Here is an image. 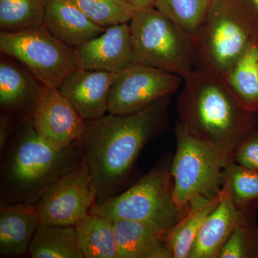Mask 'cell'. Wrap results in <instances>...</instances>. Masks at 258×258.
Masks as SVG:
<instances>
[{
	"label": "cell",
	"mask_w": 258,
	"mask_h": 258,
	"mask_svg": "<svg viewBox=\"0 0 258 258\" xmlns=\"http://www.w3.org/2000/svg\"><path fill=\"white\" fill-rule=\"evenodd\" d=\"M44 25L54 37L74 49L106 30L92 21L71 0H47Z\"/></svg>",
	"instance_id": "cell-16"
},
{
	"label": "cell",
	"mask_w": 258,
	"mask_h": 258,
	"mask_svg": "<svg viewBox=\"0 0 258 258\" xmlns=\"http://www.w3.org/2000/svg\"><path fill=\"white\" fill-rule=\"evenodd\" d=\"M79 69L118 73L135 62L130 27L122 23L76 48Z\"/></svg>",
	"instance_id": "cell-14"
},
{
	"label": "cell",
	"mask_w": 258,
	"mask_h": 258,
	"mask_svg": "<svg viewBox=\"0 0 258 258\" xmlns=\"http://www.w3.org/2000/svg\"><path fill=\"white\" fill-rule=\"evenodd\" d=\"M18 125L11 115L0 112V150L4 148Z\"/></svg>",
	"instance_id": "cell-29"
},
{
	"label": "cell",
	"mask_w": 258,
	"mask_h": 258,
	"mask_svg": "<svg viewBox=\"0 0 258 258\" xmlns=\"http://www.w3.org/2000/svg\"><path fill=\"white\" fill-rule=\"evenodd\" d=\"M213 0H156L154 7L195 37Z\"/></svg>",
	"instance_id": "cell-26"
},
{
	"label": "cell",
	"mask_w": 258,
	"mask_h": 258,
	"mask_svg": "<svg viewBox=\"0 0 258 258\" xmlns=\"http://www.w3.org/2000/svg\"><path fill=\"white\" fill-rule=\"evenodd\" d=\"M120 72L79 69L70 73L58 91L85 120L98 119L108 112L110 91Z\"/></svg>",
	"instance_id": "cell-13"
},
{
	"label": "cell",
	"mask_w": 258,
	"mask_h": 258,
	"mask_svg": "<svg viewBox=\"0 0 258 258\" xmlns=\"http://www.w3.org/2000/svg\"><path fill=\"white\" fill-rule=\"evenodd\" d=\"M172 159L171 154H166L133 186L103 203L95 204L90 214L113 220L150 222L161 230H169L181 219L174 197Z\"/></svg>",
	"instance_id": "cell-6"
},
{
	"label": "cell",
	"mask_w": 258,
	"mask_h": 258,
	"mask_svg": "<svg viewBox=\"0 0 258 258\" xmlns=\"http://www.w3.org/2000/svg\"><path fill=\"white\" fill-rule=\"evenodd\" d=\"M32 121L39 138L57 150L79 142L86 125L58 89L47 86L37 103Z\"/></svg>",
	"instance_id": "cell-11"
},
{
	"label": "cell",
	"mask_w": 258,
	"mask_h": 258,
	"mask_svg": "<svg viewBox=\"0 0 258 258\" xmlns=\"http://www.w3.org/2000/svg\"><path fill=\"white\" fill-rule=\"evenodd\" d=\"M39 224L34 205H0V257L27 255Z\"/></svg>",
	"instance_id": "cell-18"
},
{
	"label": "cell",
	"mask_w": 258,
	"mask_h": 258,
	"mask_svg": "<svg viewBox=\"0 0 258 258\" xmlns=\"http://www.w3.org/2000/svg\"><path fill=\"white\" fill-rule=\"evenodd\" d=\"M256 116H257V121H258V113H256Z\"/></svg>",
	"instance_id": "cell-32"
},
{
	"label": "cell",
	"mask_w": 258,
	"mask_h": 258,
	"mask_svg": "<svg viewBox=\"0 0 258 258\" xmlns=\"http://www.w3.org/2000/svg\"><path fill=\"white\" fill-rule=\"evenodd\" d=\"M221 198L222 191L211 201L190 209L174 227L166 231L164 239L173 257L189 258L199 231Z\"/></svg>",
	"instance_id": "cell-22"
},
{
	"label": "cell",
	"mask_w": 258,
	"mask_h": 258,
	"mask_svg": "<svg viewBox=\"0 0 258 258\" xmlns=\"http://www.w3.org/2000/svg\"><path fill=\"white\" fill-rule=\"evenodd\" d=\"M120 258H174L166 245V231L150 222L113 220Z\"/></svg>",
	"instance_id": "cell-17"
},
{
	"label": "cell",
	"mask_w": 258,
	"mask_h": 258,
	"mask_svg": "<svg viewBox=\"0 0 258 258\" xmlns=\"http://www.w3.org/2000/svg\"><path fill=\"white\" fill-rule=\"evenodd\" d=\"M195 38V69L222 76L258 40L257 8L251 0H213Z\"/></svg>",
	"instance_id": "cell-4"
},
{
	"label": "cell",
	"mask_w": 258,
	"mask_h": 258,
	"mask_svg": "<svg viewBox=\"0 0 258 258\" xmlns=\"http://www.w3.org/2000/svg\"><path fill=\"white\" fill-rule=\"evenodd\" d=\"M184 80L178 101L179 123L234 162L241 142L258 125L256 114L242 108L220 75L195 69Z\"/></svg>",
	"instance_id": "cell-2"
},
{
	"label": "cell",
	"mask_w": 258,
	"mask_h": 258,
	"mask_svg": "<svg viewBox=\"0 0 258 258\" xmlns=\"http://www.w3.org/2000/svg\"><path fill=\"white\" fill-rule=\"evenodd\" d=\"M246 111L258 113V40L249 45L238 60L221 76Z\"/></svg>",
	"instance_id": "cell-19"
},
{
	"label": "cell",
	"mask_w": 258,
	"mask_h": 258,
	"mask_svg": "<svg viewBox=\"0 0 258 258\" xmlns=\"http://www.w3.org/2000/svg\"><path fill=\"white\" fill-rule=\"evenodd\" d=\"M96 199V187L84 159L52 185L34 206L40 223L75 226L89 215Z\"/></svg>",
	"instance_id": "cell-9"
},
{
	"label": "cell",
	"mask_w": 258,
	"mask_h": 258,
	"mask_svg": "<svg viewBox=\"0 0 258 258\" xmlns=\"http://www.w3.org/2000/svg\"><path fill=\"white\" fill-rule=\"evenodd\" d=\"M75 228L85 258H120L113 220L110 217L89 214Z\"/></svg>",
	"instance_id": "cell-20"
},
{
	"label": "cell",
	"mask_w": 258,
	"mask_h": 258,
	"mask_svg": "<svg viewBox=\"0 0 258 258\" xmlns=\"http://www.w3.org/2000/svg\"><path fill=\"white\" fill-rule=\"evenodd\" d=\"M257 212L241 220L227 242L218 258H258V225Z\"/></svg>",
	"instance_id": "cell-27"
},
{
	"label": "cell",
	"mask_w": 258,
	"mask_h": 258,
	"mask_svg": "<svg viewBox=\"0 0 258 258\" xmlns=\"http://www.w3.org/2000/svg\"><path fill=\"white\" fill-rule=\"evenodd\" d=\"M222 186L227 188L234 201L241 207L256 203L258 202V169L231 163L224 171Z\"/></svg>",
	"instance_id": "cell-25"
},
{
	"label": "cell",
	"mask_w": 258,
	"mask_h": 258,
	"mask_svg": "<svg viewBox=\"0 0 258 258\" xmlns=\"http://www.w3.org/2000/svg\"><path fill=\"white\" fill-rule=\"evenodd\" d=\"M0 52L19 61L47 87L58 88L70 73L79 69L76 49L54 37L44 25L0 32Z\"/></svg>",
	"instance_id": "cell-8"
},
{
	"label": "cell",
	"mask_w": 258,
	"mask_h": 258,
	"mask_svg": "<svg viewBox=\"0 0 258 258\" xmlns=\"http://www.w3.org/2000/svg\"><path fill=\"white\" fill-rule=\"evenodd\" d=\"M183 78L134 62L120 71L110 91L108 113L129 115L145 109L177 91Z\"/></svg>",
	"instance_id": "cell-10"
},
{
	"label": "cell",
	"mask_w": 258,
	"mask_h": 258,
	"mask_svg": "<svg viewBox=\"0 0 258 258\" xmlns=\"http://www.w3.org/2000/svg\"><path fill=\"white\" fill-rule=\"evenodd\" d=\"M251 1H252V3H254V5H255V6L257 7L258 9V0H251Z\"/></svg>",
	"instance_id": "cell-31"
},
{
	"label": "cell",
	"mask_w": 258,
	"mask_h": 258,
	"mask_svg": "<svg viewBox=\"0 0 258 258\" xmlns=\"http://www.w3.org/2000/svg\"><path fill=\"white\" fill-rule=\"evenodd\" d=\"M257 210L258 202L241 207L222 186L221 200L202 225L189 258H218L237 224Z\"/></svg>",
	"instance_id": "cell-15"
},
{
	"label": "cell",
	"mask_w": 258,
	"mask_h": 258,
	"mask_svg": "<svg viewBox=\"0 0 258 258\" xmlns=\"http://www.w3.org/2000/svg\"><path fill=\"white\" fill-rule=\"evenodd\" d=\"M125 1L129 2V3H130V0H125Z\"/></svg>",
	"instance_id": "cell-33"
},
{
	"label": "cell",
	"mask_w": 258,
	"mask_h": 258,
	"mask_svg": "<svg viewBox=\"0 0 258 258\" xmlns=\"http://www.w3.org/2000/svg\"><path fill=\"white\" fill-rule=\"evenodd\" d=\"M97 25L106 29L115 25L128 23L136 8L125 0H71Z\"/></svg>",
	"instance_id": "cell-24"
},
{
	"label": "cell",
	"mask_w": 258,
	"mask_h": 258,
	"mask_svg": "<svg viewBox=\"0 0 258 258\" xmlns=\"http://www.w3.org/2000/svg\"><path fill=\"white\" fill-rule=\"evenodd\" d=\"M130 3L136 8V10H140L154 7L156 0H130Z\"/></svg>",
	"instance_id": "cell-30"
},
{
	"label": "cell",
	"mask_w": 258,
	"mask_h": 258,
	"mask_svg": "<svg viewBox=\"0 0 258 258\" xmlns=\"http://www.w3.org/2000/svg\"><path fill=\"white\" fill-rule=\"evenodd\" d=\"M32 258H85L75 226L39 224L29 247Z\"/></svg>",
	"instance_id": "cell-21"
},
{
	"label": "cell",
	"mask_w": 258,
	"mask_h": 258,
	"mask_svg": "<svg viewBox=\"0 0 258 258\" xmlns=\"http://www.w3.org/2000/svg\"><path fill=\"white\" fill-rule=\"evenodd\" d=\"M234 162L250 169H258V125L241 142Z\"/></svg>",
	"instance_id": "cell-28"
},
{
	"label": "cell",
	"mask_w": 258,
	"mask_h": 258,
	"mask_svg": "<svg viewBox=\"0 0 258 258\" xmlns=\"http://www.w3.org/2000/svg\"><path fill=\"white\" fill-rule=\"evenodd\" d=\"M47 0H0V32H17L44 25Z\"/></svg>",
	"instance_id": "cell-23"
},
{
	"label": "cell",
	"mask_w": 258,
	"mask_h": 258,
	"mask_svg": "<svg viewBox=\"0 0 258 258\" xmlns=\"http://www.w3.org/2000/svg\"><path fill=\"white\" fill-rule=\"evenodd\" d=\"M46 86L23 64L1 54L0 110L20 124L31 119Z\"/></svg>",
	"instance_id": "cell-12"
},
{
	"label": "cell",
	"mask_w": 258,
	"mask_h": 258,
	"mask_svg": "<svg viewBox=\"0 0 258 258\" xmlns=\"http://www.w3.org/2000/svg\"><path fill=\"white\" fill-rule=\"evenodd\" d=\"M175 134L176 151L171 163V175L174 200L182 217L190 209L208 203L221 194L223 172L231 163L179 122Z\"/></svg>",
	"instance_id": "cell-7"
},
{
	"label": "cell",
	"mask_w": 258,
	"mask_h": 258,
	"mask_svg": "<svg viewBox=\"0 0 258 258\" xmlns=\"http://www.w3.org/2000/svg\"><path fill=\"white\" fill-rule=\"evenodd\" d=\"M171 96L129 115L85 120L80 145L97 191L96 204L123 191L142 149L169 124Z\"/></svg>",
	"instance_id": "cell-1"
},
{
	"label": "cell",
	"mask_w": 258,
	"mask_h": 258,
	"mask_svg": "<svg viewBox=\"0 0 258 258\" xmlns=\"http://www.w3.org/2000/svg\"><path fill=\"white\" fill-rule=\"evenodd\" d=\"M0 154V205H35L84 160L80 141L53 149L39 138L32 118L16 127Z\"/></svg>",
	"instance_id": "cell-3"
},
{
	"label": "cell",
	"mask_w": 258,
	"mask_h": 258,
	"mask_svg": "<svg viewBox=\"0 0 258 258\" xmlns=\"http://www.w3.org/2000/svg\"><path fill=\"white\" fill-rule=\"evenodd\" d=\"M129 27L136 62L183 79L195 70V37L155 7L137 10Z\"/></svg>",
	"instance_id": "cell-5"
}]
</instances>
